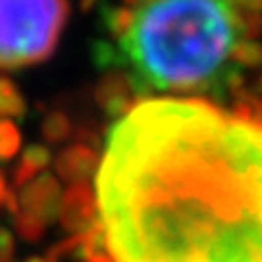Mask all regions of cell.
Instances as JSON below:
<instances>
[{"mask_svg":"<svg viewBox=\"0 0 262 262\" xmlns=\"http://www.w3.org/2000/svg\"><path fill=\"white\" fill-rule=\"evenodd\" d=\"M94 184L114 262H262V116L140 98L110 127Z\"/></svg>","mask_w":262,"mask_h":262,"instance_id":"1","label":"cell"},{"mask_svg":"<svg viewBox=\"0 0 262 262\" xmlns=\"http://www.w3.org/2000/svg\"><path fill=\"white\" fill-rule=\"evenodd\" d=\"M96 61L140 98L262 116V0H96Z\"/></svg>","mask_w":262,"mask_h":262,"instance_id":"2","label":"cell"},{"mask_svg":"<svg viewBox=\"0 0 262 262\" xmlns=\"http://www.w3.org/2000/svg\"><path fill=\"white\" fill-rule=\"evenodd\" d=\"M68 20V0H0V70L51 59Z\"/></svg>","mask_w":262,"mask_h":262,"instance_id":"3","label":"cell"},{"mask_svg":"<svg viewBox=\"0 0 262 262\" xmlns=\"http://www.w3.org/2000/svg\"><path fill=\"white\" fill-rule=\"evenodd\" d=\"M61 208V190L59 179L51 173H42L29 184H24L15 192V212L24 219H31L46 227L51 221L59 216Z\"/></svg>","mask_w":262,"mask_h":262,"instance_id":"4","label":"cell"},{"mask_svg":"<svg viewBox=\"0 0 262 262\" xmlns=\"http://www.w3.org/2000/svg\"><path fill=\"white\" fill-rule=\"evenodd\" d=\"M61 225L72 234H85L90 227L96 225L98 210H96V194L88 184H72L68 192L61 194L59 208Z\"/></svg>","mask_w":262,"mask_h":262,"instance_id":"5","label":"cell"},{"mask_svg":"<svg viewBox=\"0 0 262 262\" xmlns=\"http://www.w3.org/2000/svg\"><path fill=\"white\" fill-rule=\"evenodd\" d=\"M55 168L57 177L66 179L68 184H88V179L96 175L98 158L92 149L75 144L59 153V158L55 160Z\"/></svg>","mask_w":262,"mask_h":262,"instance_id":"6","label":"cell"},{"mask_svg":"<svg viewBox=\"0 0 262 262\" xmlns=\"http://www.w3.org/2000/svg\"><path fill=\"white\" fill-rule=\"evenodd\" d=\"M53 155L46 146H29L27 151L20 155V162L15 164L13 168V186L15 188H22L24 184H29L31 179H35L37 175L44 173V168L51 164Z\"/></svg>","mask_w":262,"mask_h":262,"instance_id":"7","label":"cell"},{"mask_svg":"<svg viewBox=\"0 0 262 262\" xmlns=\"http://www.w3.org/2000/svg\"><path fill=\"white\" fill-rule=\"evenodd\" d=\"M27 112V103L13 81L0 77V118H20Z\"/></svg>","mask_w":262,"mask_h":262,"instance_id":"8","label":"cell"},{"mask_svg":"<svg viewBox=\"0 0 262 262\" xmlns=\"http://www.w3.org/2000/svg\"><path fill=\"white\" fill-rule=\"evenodd\" d=\"M20 151V131L11 120L0 118V162L13 160Z\"/></svg>","mask_w":262,"mask_h":262,"instance_id":"9","label":"cell"},{"mask_svg":"<svg viewBox=\"0 0 262 262\" xmlns=\"http://www.w3.org/2000/svg\"><path fill=\"white\" fill-rule=\"evenodd\" d=\"M0 210L9 212V214L15 212V190L11 188V184L7 182L3 170H0Z\"/></svg>","mask_w":262,"mask_h":262,"instance_id":"10","label":"cell"},{"mask_svg":"<svg viewBox=\"0 0 262 262\" xmlns=\"http://www.w3.org/2000/svg\"><path fill=\"white\" fill-rule=\"evenodd\" d=\"M44 134H46L48 140H61V138L68 134V122L59 116L48 118L46 125H44Z\"/></svg>","mask_w":262,"mask_h":262,"instance_id":"11","label":"cell"},{"mask_svg":"<svg viewBox=\"0 0 262 262\" xmlns=\"http://www.w3.org/2000/svg\"><path fill=\"white\" fill-rule=\"evenodd\" d=\"M27 262H57V258H55V256H51V253H48L46 258H29Z\"/></svg>","mask_w":262,"mask_h":262,"instance_id":"12","label":"cell"}]
</instances>
